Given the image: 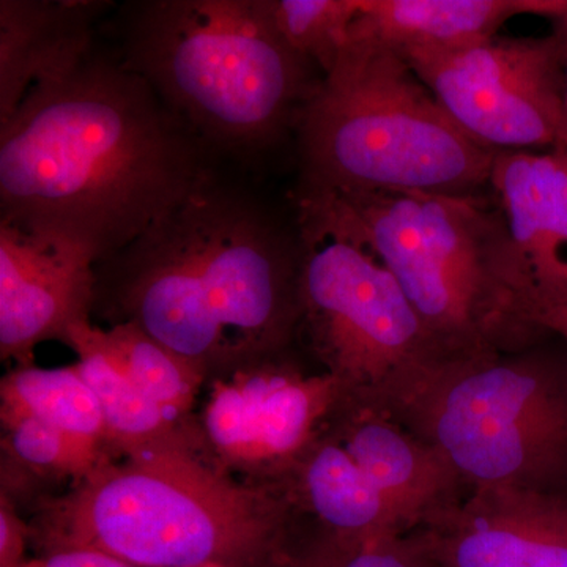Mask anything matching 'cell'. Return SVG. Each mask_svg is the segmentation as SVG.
Returning a JSON list of instances; mask_svg holds the SVG:
<instances>
[{"mask_svg": "<svg viewBox=\"0 0 567 567\" xmlns=\"http://www.w3.org/2000/svg\"><path fill=\"white\" fill-rule=\"evenodd\" d=\"M221 162L117 50L96 44L0 125V224L93 262L132 244Z\"/></svg>", "mask_w": 567, "mask_h": 567, "instance_id": "1", "label": "cell"}, {"mask_svg": "<svg viewBox=\"0 0 567 567\" xmlns=\"http://www.w3.org/2000/svg\"><path fill=\"white\" fill-rule=\"evenodd\" d=\"M303 240L221 166L125 248L95 264V306L212 377L289 350L300 331Z\"/></svg>", "mask_w": 567, "mask_h": 567, "instance_id": "2", "label": "cell"}, {"mask_svg": "<svg viewBox=\"0 0 567 567\" xmlns=\"http://www.w3.org/2000/svg\"><path fill=\"white\" fill-rule=\"evenodd\" d=\"M297 221L374 254L401 284L442 363L548 341L494 194L297 192Z\"/></svg>", "mask_w": 567, "mask_h": 567, "instance_id": "3", "label": "cell"}, {"mask_svg": "<svg viewBox=\"0 0 567 567\" xmlns=\"http://www.w3.org/2000/svg\"><path fill=\"white\" fill-rule=\"evenodd\" d=\"M275 488L246 486L194 439L112 453L29 525L43 551L89 548L134 567H271L295 533Z\"/></svg>", "mask_w": 567, "mask_h": 567, "instance_id": "4", "label": "cell"}, {"mask_svg": "<svg viewBox=\"0 0 567 567\" xmlns=\"http://www.w3.org/2000/svg\"><path fill=\"white\" fill-rule=\"evenodd\" d=\"M111 31L123 63L219 162L245 171L295 133L322 81L284 40L270 0H134Z\"/></svg>", "mask_w": 567, "mask_h": 567, "instance_id": "5", "label": "cell"}, {"mask_svg": "<svg viewBox=\"0 0 567 567\" xmlns=\"http://www.w3.org/2000/svg\"><path fill=\"white\" fill-rule=\"evenodd\" d=\"M297 192L480 196L495 153L454 123L398 52L349 39L298 118Z\"/></svg>", "mask_w": 567, "mask_h": 567, "instance_id": "6", "label": "cell"}, {"mask_svg": "<svg viewBox=\"0 0 567 567\" xmlns=\"http://www.w3.org/2000/svg\"><path fill=\"white\" fill-rule=\"evenodd\" d=\"M386 412L435 446L466 492L567 496V349L445 361Z\"/></svg>", "mask_w": 567, "mask_h": 567, "instance_id": "7", "label": "cell"}, {"mask_svg": "<svg viewBox=\"0 0 567 567\" xmlns=\"http://www.w3.org/2000/svg\"><path fill=\"white\" fill-rule=\"evenodd\" d=\"M298 223V221H297ZM300 227V331L346 393L391 409L442 363L401 284L363 246Z\"/></svg>", "mask_w": 567, "mask_h": 567, "instance_id": "8", "label": "cell"}, {"mask_svg": "<svg viewBox=\"0 0 567 567\" xmlns=\"http://www.w3.org/2000/svg\"><path fill=\"white\" fill-rule=\"evenodd\" d=\"M193 424L197 447L246 486L275 488L319 439L346 390L333 375L308 374L286 352L208 377Z\"/></svg>", "mask_w": 567, "mask_h": 567, "instance_id": "9", "label": "cell"}, {"mask_svg": "<svg viewBox=\"0 0 567 567\" xmlns=\"http://www.w3.org/2000/svg\"><path fill=\"white\" fill-rule=\"evenodd\" d=\"M480 147L551 152L561 141L567 58L558 32L495 35L464 50L401 55Z\"/></svg>", "mask_w": 567, "mask_h": 567, "instance_id": "10", "label": "cell"}, {"mask_svg": "<svg viewBox=\"0 0 567 567\" xmlns=\"http://www.w3.org/2000/svg\"><path fill=\"white\" fill-rule=\"evenodd\" d=\"M439 567H567V496L468 492L413 529Z\"/></svg>", "mask_w": 567, "mask_h": 567, "instance_id": "11", "label": "cell"}, {"mask_svg": "<svg viewBox=\"0 0 567 567\" xmlns=\"http://www.w3.org/2000/svg\"><path fill=\"white\" fill-rule=\"evenodd\" d=\"M95 262L74 246L0 224V357L33 364V350L91 320Z\"/></svg>", "mask_w": 567, "mask_h": 567, "instance_id": "12", "label": "cell"}, {"mask_svg": "<svg viewBox=\"0 0 567 567\" xmlns=\"http://www.w3.org/2000/svg\"><path fill=\"white\" fill-rule=\"evenodd\" d=\"M327 429L412 532L468 494L447 458L385 409L346 393Z\"/></svg>", "mask_w": 567, "mask_h": 567, "instance_id": "13", "label": "cell"}, {"mask_svg": "<svg viewBox=\"0 0 567 567\" xmlns=\"http://www.w3.org/2000/svg\"><path fill=\"white\" fill-rule=\"evenodd\" d=\"M491 192L532 275L540 315L567 305V151L495 153Z\"/></svg>", "mask_w": 567, "mask_h": 567, "instance_id": "14", "label": "cell"}, {"mask_svg": "<svg viewBox=\"0 0 567 567\" xmlns=\"http://www.w3.org/2000/svg\"><path fill=\"white\" fill-rule=\"evenodd\" d=\"M106 0L0 2V125L41 81L80 63L96 47Z\"/></svg>", "mask_w": 567, "mask_h": 567, "instance_id": "15", "label": "cell"}, {"mask_svg": "<svg viewBox=\"0 0 567 567\" xmlns=\"http://www.w3.org/2000/svg\"><path fill=\"white\" fill-rule=\"evenodd\" d=\"M281 491L295 517L312 518L319 535L365 543L412 532L328 429L306 451Z\"/></svg>", "mask_w": 567, "mask_h": 567, "instance_id": "16", "label": "cell"}, {"mask_svg": "<svg viewBox=\"0 0 567 567\" xmlns=\"http://www.w3.org/2000/svg\"><path fill=\"white\" fill-rule=\"evenodd\" d=\"M559 0H361L349 39L385 44L399 55L464 50L498 35L518 14L550 20Z\"/></svg>", "mask_w": 567, "mask_h": 567, "instance_id": "17", "label": "cell"}, {"mask_svg": "<svg viewBox=\"0 0 567 567\" xmlns=\"http://www.w3.org/2000/svg\"><path fill=\"white\" fill-rule=\"evenodd\" d=\"M63 342L78 354V369L99 401L114 453L194 439L192 425L175 423L137 390L104 341L103 328L85 320L73 324Z\"/></svg>", "mask_w": 567, "mask_h": 567, "instance_id": "18", "label": "cell"}, {"mask_svg": "<svg viewBox=\"0 0 567 567\" xmlns=\"http://www.w3.org/2000/svg\"><path fill=\"white\" fill-rule=\"evenodd\" d=\"M31 416L80 439L110 447L102 409L76 364L18 365L0 383V417Z\"/></svg>", "mask_w": 567, "mask_h": 567, "instance_id": "19", "label": "cell"}, {"mask_svg": "<svg viewBox=\"0 0 567 567\" xmlns=\"http://www.w3.org/2000/svg\"><path fill=\"white\" fill-rule=\"evenodd\" d=\"M104 341L145 398L177 424L189 420L207 375L145 334L137 324L118 323L104 330Z\"/></svg>", "mask_w": 567, "mask_h": 567, "instance_id": "20", "label": "cell"}, {"mask_svg": "<svg viewBox=\"0 0 567 567\" xmlns=\"http://www.w3.org/2000/svg\"><path fill=\"white\" fill-rule=\"evenodd\" d=\"M2 427L3 462L41 480L80 483L114 453L31 416L2 417Z\"/></svg>", "mask_w": 567, "mask_h": 567, "instance_id": "21", "label": "cell"}, {"mask_svg": "<svg viewBox=\"0 0 567 567\" xmlns=\"http://www.w3.org/2000/svg\"><path fill=\"white\" fill-rule=\"evenodd\" d=\"M276 28L293 51L324 74L349 43L361 0H270Z\"/></svg>", "mask_w": 567, "mask_h": 567, "instance_id": "22", "label": "cell"}, {"mask_svg": "<svg viewBox=\"0 0 567 567\" xmlns=\"http://www.w3.org/2000/svg\"><path fill=\"white\" fill-rule=\"evenodd\" d=\"M271 567H439L415 532L347 543L315 533L297 539Z\"/></svg>", "mask_w": 567, "mask_h": 567, "instance_id": "23", "label": "cell"}, {"mask_svg": "<svg viewBox=\"0 0 567 567\" xmlns=\"http://www.w3.org/2000/svg\"><path fill=\"white\" fill-rule=\"evenodd\" d=\"M31 540L29 525L21 522L13 503L2 495L0 507V567H20L25 561V544Z\"/></svg>", "mask_w": 567, "mask_h": 567, "instance_id": "24", "label": "cell"}, {"mask_svg": "<svg viewBox=\"0 0 567 567\" xmlns=\"http://www.w3.org/2000/svg\"><path fill=\"white\" fill-rule=\"evenodd\" d=\"M20 567H134L122 559L89 548H59L28 558Z\"/></svg>", "mask_w": 567, "mask_h": 567, "instance_id": "25", "label": "cell"}, {"mask_svg": "<svg viewBox=\"0 0 567 567\" xmlns=\"http://www.w3.org/2000/svg\"><path fill=\"white\" fill-rule=\"evenodd\" d=\"M540 324L551 336H558L567 349V305L557 306V308L547 309L540 315Z\"/></svg>", "mask_w": 567, "mask_h": 567, "instance_id": "26", "label": "cell"}, {"mask_svg": "<svg viewBox=\"0 0 567 567\" xmlns=\"http://www.w3.org/2000/svg\"><path fill=\"white\" fill-rule=\"evenodd\" d=\"M550 21L554 22V31L561 35L563 43H565V50L567 52V0H561V7H559L558 13L555 14Z\"/></svg>", "mask_w": 567, "mask_h": 567, "instance_id": "27", "label": "cell"}, {"mask_svg": "<svg viewBox=\"0 0 567 567\" xmlns=\"http://www.w3.org/2000/svg\"><path fill=\"white\" fill-rule=\"evenodd\" d=\"M555 151H567V92H566V107H565V125H563L561 141Z\"/></svg>", "mask_w": 567, "mask_h": 567, "instance_id": "28", "label": "cell"}, {"mask_svg": "<svg viewBox=\"0 0 567 567\" xmlns=\"http://www.w3.org/2000/svg\"><path fill=\"white\" fill-rule=\"evenodd\" d=\"M203 567H227V566H223V565H207V566H203Z\"/></svg>", "mask_w": 567, "mask_h": 567, "instance_id": "29", "label": "cell"}]
</instances>
